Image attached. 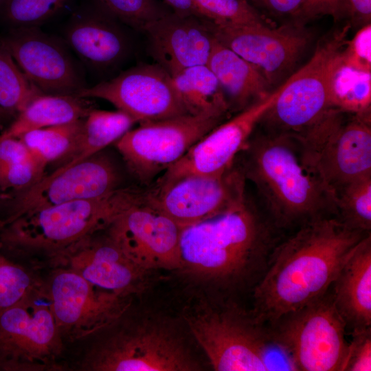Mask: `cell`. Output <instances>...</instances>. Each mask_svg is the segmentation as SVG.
I'll return each mask as SVG.
<instances>
[{
    "instance_id": "5bb4252c",
    "label": "cell",
    "mask_w": 371,
    "mask_h": 371,
    "mask_svg": "<svg viewBox=\"0 0 371 371\" xmlns=\"http://www.w3.org/2000/svg\"><path fill=\"white\" fill-rule=\"evenodd\" d=\"M34 289L19 304L0 311V368L15 370L57 355L63 337L49 297Z\"/></svg>"
},
{
    "instance_id": "2e32d148",
    "label": "cell",
    "mask_w": 371,
    "mask_h": 371,
    "mask_svg": "<svg viewBox=\"0 0 371 371\" xmlns=\"http://www.w3.org/2000/svg\"><path fill=\"white\" fill-rule=\"evenodd\" d=\"M280 90L281 86L214 127L164 172L155 183H166L192 175H214L225 172L234 165L256 126L276 102Z\"/></svg>"
},
{
    "instance_id": "3957f363",
    "label": "cell",
    "mask_w": 371,
    "mask_h": 371,
    "mask_svg": "<svg viewBox=\"0 0 371 371\" xmlns=\"http://www.w3.org/2000/svg\"><path fill=\"white\" fill-rule=\"evenodd\" d=\"M238 155V164L246 181L254 185L258 203L280 232L335 216L331 195L303 164L293 137L261 133L251 136Z\"/></svg>"
},
{
    "instance_id": "4dcf8cb0",
    "label": "cell",
    "mask_w": 371,
    "mask_h": 371,
    "mask_svg": "<svg viewBox=\"0 0 371 371\" xmlns=\"http://www.w3.org/2000/svg\"><path fill=\"white\" fill-rule=\"evenodd\" d=\"M108 16L143 32L168 10L157 0H96Z\"/></svg>"
},
{
    "instance_id": "44dd1931",
    "label": "cell",
    "mask_w": 371,
    "mask_h": 371,
    "mask_svg": "<svg viewBox=\"0 0 371 371\" xmlns=\"http://www.w3.org/2000/svg\"><path fill=\"white\" fill-rule=\"evenodd\" d=\"M65 254L69 269L94 286L126 296L136 291L147 273L136 266L109 236L94 235L71 245Z\"/></svg>"
},
{
    "instance_id": "b9f144b4",
    "label": "cell",
    "mask_w": 371,
    "mask_h": 371,
    "mask_svg": "<svg viewBox=\"0 0 371 371\" xmlns=\"http://www.w3.org/2000/svg\"><path fill=\"white\" fill-rule=\"evenodd\" d=\"M6 198V192H3L0 191V205L1 202L5 200Z\"/></svg>"
},
{
    "instance_id": "30bf717a",
    "label": "cell",
    "mask_w": 371,
    "mask_h": 371,
    "mask_svg": "<svg viewBox=\"0 0 371 371\" xmlns=\"http://www.w3.org/2000/svg\"><path fill=\"white\" fill-rule=\"evenodd\" d=\"M225 117L183 114L139 124L115 145L131 172L142 183H150L178 161Z\"/></svg>"
},
{
    "instance_id": "d6a6232c",
    "label": "cell",
    "mask_w": 371,
    "mask_h": 371,
    "mask_svg": "<svg viewBox=\"0 0 371 371\" xmlns=\"http://www.w3.org/2000/svg\"><path fill=\"white\" fill-rule=\"evenodd\" d=\"M201 18L218 25L265 24L246 0H192Z\"/></svg>"
},
{
    "instance_id": "8fae6325",
    "label": "cell",
    "mask_w": 371,
    "mask_h": 371,
    "mask_svg": "<svg viewBox=\"0 0 371 371\" xmlns=\"http://www.w3.org/2000/svg\"><path fill=\"white\" fill-rule=\"evenodd\" d=\"M120 182L116 166L101 151L65 170L45 175L27 189L6 192L0 206V225L48 206L104 196L120 188Z\"/></svg>"
},
{
    "instance_id": "ba28073f",
    "label": "cell",
    "mask_w": 371,
    "mask_h": 371,
    "mask_svg": "<svg viewBox=\"0 0 371 371\" xmlns=\"http://www.w3.org/2000/svg\"><path fill=\"white\" fill-rule=\"evenodd\" d=\"M266 326L271 343L287 356L293 370H343L348 345L347 326L332 292Z\"/></svg>"
},
{
    "instance_id": "9a60e30c",
    "label": "cell",
    "mask_w": 371,
    "mask_h": 371,
    "mask_svg": "<svg viewBox=\"0 0 371 371\" xmlns=\"http://www.w3.org/2000/svg\"><path fill=\"white\" fill-rule=\"evenodd\" d=\"M181 227L150 205L144 198L106 228L109 236L125 255L145 272L180 269Z\"/></svg>"
},
{
    "instance_id": "5b68a950",
    "label": "cell",
    "mask_w": 371,
    "mask_h": 371,
    "mask_svg": "<svg viewBox=\"0 0 371 371\" xmlns=\"http://www.w3.org/2000/svg\"><path fill=\"white\" fill-rule=\"evenodd\" d=\"M348 31L345 27L319 42L311 59L281 86L276 102L260 122L265 132L295 137L335 109Z\"/></svg>"
},
{
    "instance_id": "4316f807",
    "label": "cell",
    "mask_w": 371,
    "mask_h": 371,
    "mask_svg": "<svg viewBox=\"0 0 371 371\" xmlns=\"http://www.w3.org/2000/svg\"><path fill=\"white\" fill-rule=\"evenodd\" d=\"M46 166L37 160L19 137H0V191L27 189L44 176Z\"/></svg>"
},
{
    "instance_id": "f1b7e54d",
    "label": "cell",
    "mask_w": 371,
    "mask_h": 371,
    "mask_svg": "<svg viewBox=\"0 0 371 371\" xmlns=\"http://www.w3.org/2000/svg\"><path fill=\"white\" fill-rule=\"evenodd\" d=\"M43 93L26 77L0 41V109L15 118Z\"/></svg>"
},
{
    "instance_id": "277c9868",
    "label": "cell",
    "mask_w": 371,
    "mask_h": 371,
    "mask_svg": "<svg viewBox=\"0 0 371 371\" xmlns=\"http://www.w3.org/2000/svg\"><path fill=\"white\" fill-rule=\"evenodd\" d=\"M144 196V189L120 188L100 197L65 202L26 213L0 225V245L14 253L30 249L60 253L106 229Z\"/></svg>"
},
{
    "instance_id": "8992f818",
    "label": "cell",
    "mask_w": 371,
    "mask_h": 371,
    "mask_svg": "<svg viewBox=\"0 0 371 371\" xmlns=\"http://www.w3.org/2000/svg\"><path fill=\"white\" fill-rule=\"evenodd\" d=\"M293 137L304 166L333 198L343 186L371 175L370 113L330 109Z\"/></svg>"
},
{
    "instance_id": "4fadbf2b",
    "label": "cell",
    "mask_w": 371,
    "mask_h": 371,
    "mask_svg": "<svg viewBox=\"0 0 371 371\" xmlns=\"http://www.w3.org/2000/svg\"><path fill=\"white\" fill-rule=\"evenodd\" d=\"M78 95L106 100L139 124L188 113L172 77L157 63L132 67Z\"/></svg>"
},
{
    "instance_id": "cb8c5ba5",
    "label": "cell",
    "mask_w": 371,
    "mask_h": 371,
    "mask_svg": "<svg viewBox=\"0 0 371 371\" xmlns=\"http://www.w3.org/2000/svg\"><path fill=\"white\" fill-rule=\"evenodd\" d=\"M207 65L217 78L230 109L243 110L270 93L265 76L215 37Z\"/></svg>"
},
{
    "instance_id": "d590c367",
    "label": "cell",
    "mask_w": 371,
    "mask_h": 371,
    "mask_svg": "<svg viewBox=\"0 0 371 371\" xmlns=\"http://www.w3.org/2000/svg\"><path fill=\"white\" fill-rule=\"evenodd\" d=\"M370 25H367L348 42V47L344 52V67L370 74Z\"/></svg>"
},
{
    "instance_id": "f35d334b",
    "label": "cell",
    "mask_w": 371,
    "mask_h": 371,
    "mask_svg": "<svg viewBox=\"0 0 371 371\" xmlns=\"http://www.w3.org/2000/svg\"><path fill=\"white\" fill-rule=\"evenodd\" d=\"M172 11L184 16H196L201 18L192 0H164Z\"/></svg>"
},
{
    "instance_id": "d6986e66",
    "label": "cell",
    "mask_w": 371,
    "mask_h": 371,
    "mask_svg": "<svg viewBox=\"0 0 371 371\" xmlns=\"http://www.w3.org/2000/svg\"><path fill=\"white\" fill-rule=\"evenodd\" d=\"M207 21L217 41L256 67L269 82L291 67L309 42L306 34L292 29Z\"/></svg>"
},
{
    "instance_id": "7bdbcfd3",
    "label": "cell",
    "mask_w": 371,
    "mask_h": 371,
    "mask_svg": "<svg viewBox=\"0 0 371 371\" xmlns=\"http://www.w3.org/2000/svg\"><path fill=\"white\" fill-rule=\"evenodd\" d=\"M5 0H0V5H1Z\"/></svg>"
},
{
    "instance_id": "ac0fdd59",
    "label": "cell",
    "mask_w": 371,
    "mask_h": 371,
    "mask_svg": "<svg viewBox=\"0 0 371 371\" xmlns=\"http://www.w3.org/2000/svg\"><path fill=\"white\" fill-rule=\"evenodd\" d=\"M0 41L43 93L78 95L85 87L67 50L37 27H15Z\"/></svg>"
},
{
    "instance_id": "1f68e13d",
    "label": "cell",
    "mask_w": 371,
    "mask_h": 371,
    "mask_svg": "<svg viewBox=\"0 0 371 371\" xmlns=\"http://www.w3.org/2000/svg\"><path fill=\"white\" fill-rule=\"evenodd\" d=\"M35 286L29 272L0 245V311L21 303Z\"/></svg>"
},
{
    "instance_id": "8d00e7d4",
    "label": "cell",
    "mask_w": 371,
    "mask_h": 371,
    "mask_svg": "<svg viewBox=\"0 0 371 371\" xmlns=\"http://www.w3.org/2000/svg\"><path fill=\"white\" fill-rule=\"evenodd\" d=\"M346 5L347 0H303L297 14L306 18L329 15L337 19Z\"/></svg>"
},
{
    "instance_id": "7c38bea8",
    "label": "cell",
    "mask_w": 371,
    "mask_h": 371,
    "mask_svg": "<svg viewBox=\"0 0 371 371\" xmlns=\"http://www.w3.org/2000/svg\"><path fill=\"white\" fill-rule=\"evenodd\" d=\"M246 180L238 164L214 175H192L146 189L147 202L183 227L214 216L243 199Z\"/></svg>"
},
{
    "instance_id": "52a82bcc",
    "label": "cell",
    "mask_w": 371,
    "mask_h": 371,
    "mask_svg": "<svg viewBox=\"0 0 371 371\" xmlns=\"http://www.w3.org/2000/svg\"><path fill=\"white\" fill-rule=\"evenodd\" d=\"M82 368L99 371L199 370L185 341L169 324L145 319L115 328L94 342Z\"/></svg>"
},
{
    "instance_id": "7a4b0ae2",
    "label": "cell",
    "mask_w": 371,
    "mask_h": 371,
    "mask_svg": "<svg viewBox=\"0 0 371 371\" xmlns=\"http://www.w3.org/2000/svg\"><path fill=\"white\" fill-rule=\"evenodd\" d=\"M258 202L247 194L225 211L181 228V267L225 292L252 289L282 240Z\"/></svg>"
},
{
    "instance_id": "ffe728a7",
    "label": "cell",
    "mask_w": 371,
    "mask_h": 371,
    "mask_svg": "<svg viewBox=\"0 0 371 371\" xmlns=\"http://www.w3.org/2000/svg\"><path fill=\"white\" fill-rule=\"evenodd\" d=\"M156 63L172 76L186 68L207 65L214 36L207 20L170 12L144 32Z\"/></svg>"
},
{
    "instance_id": "e575fe53",
    "label": "cell",
    "mask_w": 371,
    "mask_h": 371,
    "mask_svg": "<svg viewBox=\"0 0 371 371\" xmlns=\"http://www.w3.org/2000/svg\"><path fill=\"white\" fill-rule=\"evenodd\" d=\"M371 370V326L354 328L342 371Z\"/></svg>"
},
{
    "instance_id": "e0dca14e",
    "label": "cell",
    "mask_w": 371,
    "mask_h": 371,
    "mask_svg": "<svg viewBox=\"0 0 371 371\" xmlns=\"http://www.w3.org/2000/svg\"><path fill=\"white\" fill-rule=\"evenodd\" d=\"M47 291L62 337L83 339L124 310L125 296L100 289L70 269L53 276Z\"/></svg>"
},
{
    "instance_id": "6da1fadb",
    "label": "cell",
    "mask_w": 371,
    "mask_h": 371,
    "mask_svg": "<svg viewBox=\"0 0 371 371\" xmlns=\"http://www.w3.org/2000/svg\"><path fill=\"white\" fill-rule=\"evenodd\" d=\"M370 234L332 216L311 221L282 239L252 289L250 311L255 319L271 324L324 295L355 248Z\"/></svg>"
},
{
    "instance_id": "603a6c76",
    "label": "cell",
    "mask_w": 371,
    "mask_h": 371,
    "mask_svg": "<svg viewBox=\"0 0 371 371\" xmlns=\"http://www.w3.org/2000/svg\"><path fill=\"white\" fill-rule=\"evenodd\" d=\"M110 18L87 16L74 21L66 30L68 44L85 63L98 69L117 65L128 49L125 34Z\"/></svg>"
},
{
    "instance_id": "836d02e7",
    "label": "cell",
    "mask_w": 371,
    "mask_h": 371,
    "mask_svg": "<svg viewBox=\"0 0 371 371\" xmlns=\"http://www.w3.org/2000/svg\"><path fill=\"white\" fill-rule=\"evenodd\" d=\"M67 0H5L4 18L15 27H37L56 14Z\"/></svg>"
},
{
    "instance_id": "60d3db41",
    "label": "cell",
    "mask_w": 371,
    "mask_h": 371,
    "mask_svg": "<svg viewBox=\"0 0 371 371\" xmlns=\"http://www.w3.org/2000/svg\"><path fill=\"white\" fill-rule=\"evenodd\" d=\"M11 117L8 116L5 112L0 109V127L2 126Z\"/></svg>"
},
{
    "instance_id": "9c48e42d",
    "label": "cell",
    "mask_w": 371,
    "mask_h": 371,
    "mask_svg": "<svg viewBox=\"0 0 371 371\" xmlns=\"http://www.w3.org/2000/svg\"><path fill=\"white\" fill-rule=\"evenodd\" d=\"M185 318L214 370H270L267 326L257 322L250 311L227 302L205 305Z\"/></svg>"
},
{
    "instance_id": "7402d4cb",
    "label": "cell",
    "mask_w": 371,
    "mask_h": 371,
    "mask_svg": "<svg viewBox=\"0 0 371 371\" xmlns=\"http://www.w3.org/2000/svg\"><path fill=\"white\" fill-rule=\"evenodd\" d=\"M332 286L335 305L346 326H371L370 234L355 248Z\"/></svg>"
},
{
    "instance_id": "484cf974",
    "label": "cell",
    "mask_w": 371,
    "mask_h": 371,
    "mask_svg": "<svg viewBox=\"0 0 371 371\" xmlns=\"http://www.w3.org/2000/svg\"><path fill=\"white\" fill-rule=\"evenodd\" d=\"M172 77L189 114L227 116L229 104L217 78L207 65L186 68Z\"/></svg>"
},
{
    "instance_id": "83f0119b",
    "label": "cell",
    "mask_w": 371,
    "mask_h": 371,
    "mask_svg": "<svg viewBox=\"0 0 371 371\" xmlns=\"http://www.w3.org/2000/svg\"><path fill=\"white\" fill-rule=\"evenodd\" d=\"M85 119L30 131L19 138L32 155L45 166L63 159L67 161L80 142Z\"/></svg>"
},
{
    "instance_id": "f546056e",
    "label": "cell",
    "mask_w": 371,
    "mask_h": 371,
    "mask_svg": "<svg viewBox=\"0 0 371 371\" xmlns=\"http://www.w3.org/2000/svg\"><path fill=\"white\" fill-rule=\"evenodd\" d=\"M335 216L348 227L370 232L371 175L343 186L333 195Z\"/></svg>"
},
{
    "instance_id": "d4e9b609",
    "label": "cell",
    "mask_w": 371,
    "mask_h": 371,
    "mask_svg": "<svg viewBox=\"0 0 371 371\" xmlns=\"http://www.w3.org/2000/svg\"><path fill=\"white\" fill-rule=\"evenodd\" d=\"M92 109L86 98L77 95L43 93L17 115L0 137H19L30 131L83 119Z\"/></svg>"
},
{
    "instance_id": "ab89813d",
    "label": "cell",
    "mask_w": 371,
    "mask_h": 371,
    "mask_svg": "<svg viewBox=\"0 0 371 371\" xmlns=\"http://www.w3.org/2000/svg\"><path fill=\"white\" fill-rule=\"evenodd\" d=\"M352 12L363 20H369L371 15V0H347Z\"/></svg>"
},
{
    "instance_id": "74e56055",
    "label": "cell",
    "mask_w": 371,
    "mask_h": 371,
    "mask_svg": "<svg viewBox=\"0 0 371 371\" xmlns=\"http://www.w3.org/2000/svg\"><path fill=\"white\" fill-rule=\"evenodd\" d=\"M271 11L280 14H297L303 0H262Z\"/></svg>"
}]
</instances>
